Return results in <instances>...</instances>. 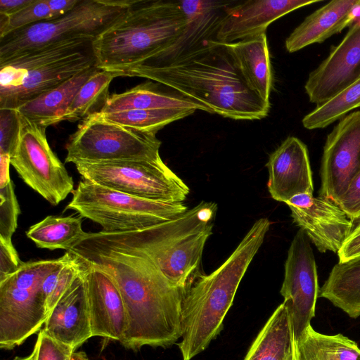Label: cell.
Segmentation results:
<instances>
[{"instance_id": "obj_1", "label": "cell", "mask_w": 360, "mask_h": 360, "mask_svg": "<svg viewBox=\"0 0 360 360\" xmlns=\"http://www.w3.org/2000/svg\"><path fill=\"white\" fill-rule=\"evenodd\" d=\"M68 252L79 262L102 269L115 281L127 316L120 341L124 347L135 351L144 346L165 348L181 338L184 291L172 285L149 259L99 232L89 233Z\"/></svg>"}, {"instance_id": "obj_2", "label": "cell", "mask_w": 360, "mask_h": 360, "mask_svg": "<svg viewBox=\"0 0 360 360\" xmlns=\"http://www.w3.org/2000/svg\"><path fill=\"white\" fill-rule=\"evenodd\" d=\"M120 77L155 81L205 105L210 113L236 120H261L270 103L245 83L224 44L207 39L177 59L158 66H135Z\"/></svg>"}, {"instance_id": "obj_3", "label": "cell", "mask_w": 360, "mask_h": 360, "mask_svg": "<svg viewBox=\"0 0 360 360\" xmlns=\"http://www.w3.org/2000/svg\"><path fill=\"white\" fill-rule=\"evenodd\" d=\"M270 227L267 218L256 221L228 259L209 275L202 274L186 290L181 302L183 360L204 351L223 327L239 284Z\"/></svg>"}, {"instance_id": "obj_4", "label": "cell", "mask_w": 360, "mask_h": 360, "mask_svg": "<svg viewBox=\"0 0 360 360\" xmlns=\"http://www.w3.org/2000/svg\"><path fill=\"white\" fill-rule=\"evenodd\" d=\"M217 205L202 201L169 221L148 228L100 234L149 259L174 286L184 290L201 275L202 252L212 233Z\"/></svg>"}, {"instance_id": "obj_5", "label": "cell", "mask_w": 360, "mask_h": 360, "mask_svg": "<svg viewBox=\"0 0 360 360\" xmlns=\"http://www.w3.org/2000/svg\"><path fill=\"white\" fill-rule=\"evenodd\" d=\"M186 24L179 1L132 0L125 13L93 41L96 66L120 77L173 43Z\"/></svg>"}, {"instance_id": "obj_6", "label": "cell", "mask_w": 360, "mask_h": 360, "mask_svg": "<svg viewBox=\"0 0 360 360\" xmlns=\"http://www.w3.org/2000/svg\"><path fill=\"white\" fill-rule=\"evenodd\" d=\"M92 42L86 39L61 41L0 63V109L16 110L96 66Z\"/></svg>"}, {"instance_id": "obj_7", "label": "cell", "mask_w": 360, "mask_h": 360, "mask_svg": "<svg viewBox=\"0 0 360 360\" xmlns=\"http://www.w3.org/2000/svg\"><path fill=\"white\" fill-rule=\"evenodd\" d=\"M65 210L99 224L102 231H138L169 221L188 210L183 202L155 201L133 196L86 179L72 191Z\"/></svg>"}, {"instance_id": "obj_8", "label": "cell", "mask_w": 360, "mask_h": 360, "mask_svg": "<svg viewBox=\"0 0 360 360\" xmlns=\"http://www.w3.org/2000/svg\"><path fill=\"white\" fill-rule=\"evenodd\" d=\"M132 0H79L56 18L30 25L0 38V63L61 41H94L127 11Z\"/></svg>"}, {"instance_id": "obj_9", "label": "cell", "mask_w": 360, "mask_h": 360, "mask_svg": "<svg viewBox=\"0 0 360 360\" xmlns=\"http://www.w3.org/2000/svg\"><path fill=\"white\" fill-rule=\"evenodd\" d=\"M160 146L155 134L116 124L96 113L83 120L70 136L65 162L159 160Z\"/></svg>"}, {"instance_id": "obj_10", "label": "cell", "mask_w": 360, "mask_h": 360, "mask_svg": "<svg viewBox=\"0 0 360 360\" xmlns=\"http://www.w3.org/2000/svg\"><path fill=\"white\" fill-rule=\"evenodd\" d=\"M83 179L144 199L183 202L188 186L161 160L75 165Z\"/></svg>"}, {"instance_id": "obj_11", "label": "cell", "mask_w": 360, "mask_h": 360, "mask_svg": "<svg viewBox=\"0 0 360 360\" xmlns=\"http://www.w3.org/2000/svg\"><path fill=\"white\" fill-rule=\"evenodd\" d=\"M46 129L19 115L18 135L10 161L27 186L57 205L72 193L74 181L51 148Z\"/></svg>"}, {"instance_id": "obj_12", "label": "cell", "mask_w": 360, "mask_h": 360, "mask_svg": "<svg viewBox=\"0 0 360 360\" xmlns=\"http://www.w3.org/2000/svg\"><path fill=\"white\" fill-rule=\"evenodd\" d=\"M310 240L302 230L294 236L285 262L281 294L287 305L297 340L315 316L319 286Z\"/></svg>"}, {"instance_id": "obj_13", "label": "cell", "mask_w": 360, "mask_h": 360, "mask_svg": "<svg viewBox=\"0 0 360 360\" xmlns=\"http://www.w3.org/2000/svg\"><path fill=\"white\" fill-rule=\"evenodd\" d=\"M320 172L319 196L338 205L360 172V111L339 120L328 134Z\"/></svg>"}, {"instance_id": "obj_14", "label": "cell", "mask_w": 360, "mask_h": 360, "mask_svg": "<svg viewBox=\"0 0 360 360\" xmlns=\"http://www.w3.org/2000/svg\"><path fill=\"white\" fill-rule=\"evenodd\" d=\"M285 203L293 221L321 252L338 253L353 229V221L341 207L319 195L300 194Z\"/></svg>"}, {"instance_id": "obj_15", "label": "cell", "mask_w": 360, "mask_h": 360, "mask_svg": "<svg viewBox=\"0 0 360 360\" xmlns=\"http://www.w3.org/2000/svg\"><path fill=\"white\" fill-rule=\"evenodd\" d=\"M360 79V19L311 71L304 89L310 103L321 105Z\"/></svg>"}, {"instance_id": "obj_16", "label": "cell", "mask_w": 360, "mask_h": 360, "mask_svg": "<svg viewBox=\"0 0 360 360\" xmlns=\"http://www.w3.org/2000/svg\"><path fill=\"white\" fill-rule=\"evenodd\" d=\"M77 262L86 288L92 336L120 342L126 329L127 316L115 281L102 269Z\"/></svg>"}, {"instance_id": "obj_17", "label": "cell", "mask_w": 360, "mask_h": 360, "mask_svg": "<svg viewBox=\"0 0 360 360\" xmlns=\"http://www.w3.org/2000/svg\"><path fill=\"white\" fill-rule=\"evenodd\" d=\"M317 0H249L226 7L218 25L216 40L230 44L266 33L270 24Z\"/></svg>"}, {"instance_id": "obj_18", "label": "cell", "mask_w": 360, "mask_h": 360, "mask_svg": "<svg viewBox=\"0 0 360 360\" xmlns=\"http://www.w3.org/2000/svg\"><path fill=\"white\" fill-rule=\"evenodd\" d=\"M267 187L273 199L285 202L300 194H312L314 185L307 146L288 136L269 155Z\"/></svg>"}, {"instance_id": "obj_19", "label": "cell", "mask_w": 360, "mask_h": 360, "mask_svg": "<svg viewBox=\"0 0 360 360\" xmlns=\"http://www.w3.org/2000/svg\"><path fill=\"white\" fill-rule=\"evenodd\" d=\"M231 3L207 0L179 1L187 20L181 34L169 46L133 67L165 65L189 52L202 41L216 39L220 20L226 7Z\"/></svg>"}, {"instance_id": "obj_20", "label": "cell", "mask_w": 360, "mask_h": 360, "mask_svg": "<svg viewBox=\"0 0 360 360\" xmlns=\"http://www.w3.org/2000/svg\"><path fill=\"white\" fill-rule=\"evenodd\" d=\"M44 326L41 330L48 336L74 351L93 337L82 269L49 312Z\"/></svg>"}, {"instance_id": "obj_21", "label": "cell", "mask_w": 360, "mask_h": 360, "mask_svg": "<svg viewBox=\"0 0 360 360\" xmlns=\"http://www.w3.org/2000/svg\"><path fill=\"white\" fill-rule=\"evenodd\" d=\"M360 0H333L320 7L290 34L285 41L288 52L294 53L309 45L322 43L350 27L355 21V12Z\"/></svg>"}, {"instance_id": "obj_22", "label": "cell", "mask_w": 360, "mask_h": 360, "mask_svg": "<svg viewBox=\"0 0 360 360\" xmlns=\"http://www.w3.org/2000/svg\"><path fill=\"white\" fill-rule=\"evenodd\" d=\"M224 45L247 86L269 103L274 77L266 33Z\"/></svg>"}, {"instance_id": "obj_23", "label": "cell", "mask_w": 360, "mask_h": 360, "mask_svg": "<svg viewBox=\"0 0 360 360\" xmlns=\"http://www.w3.org/2000/svg\"><path fill=\"white\" fill-rule=\"evenodd\" d=\"M243 360H300L290 314L285 302L273 312Z\"/></svg>"}, {"instance_id": "obj_24", "label": "cell", "mask_w": 360, "mask_h": 360, "mask_svg": "<svg viewBox=\"0 0 360 360\" xmlns=\"http://www.w3.org/2000/svg\"><path fill=\"white\" fill-rule=\"evenodd\" d=\"M160 84L147 82L124 92L113 94L109 96L101 112L111 113L129 110L189 108L210 113L205 105L173 89L166 91Z\"/></svg>"}, {"instance_id": "obj_25", "label": "cell", "mask_w": 360, "mask_h": 360, "mask_svg": "<svg viewBox=\"0 0 360 360\" xmlns=\"http://www.w3.org/2000/svg\"><path fill=\"white\" fill-rule=\"evenodd\" d=\"M98 70L97 66H94L75 75L58 86L20 106L16 109L18 114L45 127L62 122L81 86Z\"/></svg>"}, {"instance_id": "obj_26", "label": "cell", "mask_w": 360, "mask_h": 360, "mask_svg": "<svg viewBox=\"0 0 360 360\" xmlns=\"http://www.w3.org/2000/svg\"><path fill=\"white\" fill-rule=\"evenodd\" d=\"M319 297L352 319L360 317V257L338 262L319 290Z\"/></svg>"}, {"instance_id": "obj_27", "label": "cell", "mask_w": 360, "mask_h": 360, "mask_svg": "<svg viewBox=\"0 0 360 360\" xmlns=\"http://www.w3.org/2000/svg\"><path fill=\"white\" fill-rule=\"evenodd\" d=\"M82 224L81 216L50 215L32 225L26 235L38 248L68 251L89 234L82 229Z\"/></svg>"}, {"instance_id": "obj_28", "label": "cell", "mask_w": 360, "mask_h": 360, "mask_svg": "<svg viewBox=\"0 0 360 360\" xmlns=\"http://www.w3.org/2000/svg\"><path fill=\"white\" fill-rule=\"evenodd\" d=\"M297 342L300 360H360L356 342L341 333H321L311 325Z\"/></svg>"}, {"instance_id": "obj_29", "label": "cell", "mask_w": 360, "mask_h": 360, "mask_svg": "<svg viewBox=\"0 0 360 360\" xmlns=\"http://www.w3.org/2000/svg\"><path fill=\"white\" fill-rule=\"evenodd\" d=\"M115 77L114 72L103 70L92 75L77 93L63 121L75 122L101 112L110 96L109 86Z\"/></svg>"}, {"instance_id": "obj_30", "label": "cell", "mask_w": 360, "mask_h": 360, "mask_svg": "<svg viewBox=\"0 0 360 360\" xmlns=\"http://www.w3.org/2000/svg\"><path fill=\"white\" fill-rule=\"evenodd\" d=\"M189 108L129 110L111 113L99 112L105 119L141 131L156 133L176 120L194 113Z\"/></svg>"}, {"instance_id": "obj_31", "label": "cell", "mask_w": 360, "mask_h": 360, "mask_svg": "<svg viewBox=\"0 0 360 360\" xmlns=\"http://www.w3.org/2000/svg\"><path fill=\"white\" fill-rule=\"evenodd\" d=\"M358 108H360V79L325 103L316 105L302 118V123L309 130L323 129Z\"/></svg>"}, {"instance_id": "obj_32", "label": "cell", "mask_w": 360, "mask_h": 360, "mask_svg": "<svg viewBox=\"0 0 360 360\" xmlns=\"http://www.w3.org/2000/svg\"><path fill=\"white\" fill-rule=\"evenodd\" d=\"M80 273V265L75 257L71 254L69 261L58 266L44 278L40 289L46 300L49 314Z\"/></svg>"}, {"instance_id": "obj_33", "label": "cell", "mask_w": 360, "mask_h": 360, "mask_svg": "<svg viewBox=\"0 0 360 360\" xmlns=\"http://www.w3.org/2000/svg\"><path fill=\"white\" fill-rule=\"evenodd\" d=\"M56 18L49 0H35L31 5L11 15L0 14V38L30 25Z\"/></svg>"}, {"instance_id": "obj_34", "label": "cell", "mask_w": 360, "mask_h": 360, "mask_svg": "<svg viewBox=\"0 0 360 360\" xmlns=\"http://www.w3.org/2000/svg\"><path fill=\"white\" fill-rule=\"evenodd\" d=\"M20 212L12 181L0 188V239L12 241Z\"/></svg>"}, {"instance_id": "obj_35", "label": "cell", "mask_w": 360, "mask_h": 360, "mask_svg": "<svg viewBox=\"0 0 360 360\" xmlns=\"http://www.w3.org/2000/svg\"><path fill=\"white\" fill-rule=\"evenodd\" d=\"M18 131L19 115L16 110L0 109V153L11 155Z\"/></svg>"}, {"instance_id": "obj_36", "label": "cell", "mask_w": 360, "mask_h": 360, "mask_svg": "<svg viewBox=\"0 0 360 360\" xmlns=\"http://www.w3.org/2000/svg\"><path fill=\"white\" fill-rule=\"evenodd\" d=\"M37 349V360H69L75 351L56 342L42 330L37 335L34 345Z\"/></svg>"}, {"instance_id": "obj_37", "label": "cell", "mask_w": 360, "mask_h": 360, "mask_svg": "<svg viewBox=\"0 0 360 360\" xmlns=\"http://www.w3.org/2000/svg\"><path fill=\"white\" fill-rule=\"evenodd\" d=\"M338 205L353 221L360 219V172L351 181Z\"/></svg>"}, {"instance_id": "obj_38", "label": "cell", "mask_w": 360, "mask_h": 360, "mask_svg": "<svg viewBox=\"0 0 360 360\" xmlns=\"http://www.w3.org/2000/svg\"><path fill=\"white\" fill-rule=\"evenodd\" d=\"M23 264L12 241L0 239V281L15 274Z\"/></svg>"}, {"instance_id": "obj_39", "label": "cell", "mask_w": 360, "mask_h": 360, "mask_svg": "<svg viewBox=\"0 0 360 360\" xmlns=\"http://www.w3.org/2000/svg\"><path fill=\"white\" fill-rule=\"evenodd\" d=\"M338 262H347L360 257V221L352 229L338 252Z\"/></svg>"}, {"instance_id": "obj_40", "label": "cell", "mask_w": 360, "mask_h": 360, "mask_svg": "<svg viewBox=\"0 0 360 360\" xmlns=\"http://www.w3.org/2000/svg\"><path fill=\"white\" fill-rule=\"evenodd\" d=\"M35 0H0V14L11 15L31 5Z\"/></svg>"}, {"instance_id": "obj_41", "label": "cell", "mask_w": 360, "mask_h": 360, "mask_svg": "<svg viewBox=\"0 0 360 360\" xmlns=\"http://www.w3.org/2000/svg\"><path fill=\"white\" fill-rule=\"evenodd\" d=\"M10 155L0 153V188L12 181L10 176Z\"/></svg>"}, {"instance_id": "obj_42", "label": "cell", "mask_w": 360, "mask_h": 360, "mask_svg": "<svg viewBox=\"0 0 360 360\" xmlns=\"http://www.w3.org/2000/svg\"><path fill=\"white\" fill-rule=\"evenodd\" d=\"M69 360H89V359L84 352H75Z\"/></svg>"}, {"instance_id": "obj_43", "label": "cell", "mask_w": 360, "mask_h": 360, "mask_svg": "<svg viewBox=\"0 0 360 360\" xmlns=\"http://www.w3.org/2000/svg\"><path fill=\"white\" fill-rule=\"evenodd\" d=\"M37 347L34 346L32 352L29 356H25V357H15L13 360H37Z\"/></svg>"}]
</instances>
